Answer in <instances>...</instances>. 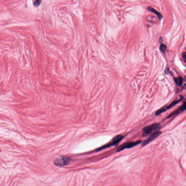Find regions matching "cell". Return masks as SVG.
<instances>
[{
	"instance_id": "1",
	"label": "cell",
	"mask_w": 186,
	"mask_h": 186,
	"mask_svg": "<svg viewBox=\"0 0 186 186\" xmlns=\"http://www.w3.org/2000/svg\"><path fill=\"white\" fill-rule=\"evenodd\" d=\"M161 124L157 123H154L149 126H145L143 129V136L145 137L153 132L158 131L161 129Z\"/></svg>"
},
{
	"instance_id": "2",
	"label": "cell",
	"mask_w": 186,
	"mask_h": 186,
	"mask_svg": "<svg viewBox=\"0 0 186 186\" xmlns=\"http://www.w3.org/2000/svg\"><path fill=\"white\" fill-rule=\"evenodd\" d=\"M70 161V158L68 156H62L56 158L54 161L55 165L57 166H66L68 165Z\"/></svg>"
},
{
	"instance_id": "3",
	"label": "cell",
	"mask_w": 186,
	"mask_h": 186,
	"mask_svg": "<svg viewBox=\"0 0 186 186\" xmlns=\"http://www.w3.org/2000/svg\"><path fill=\"white\" fill-rule=\"evenodd\" d=\"M142 142L141 140L135 141V142H126V143H124L123 144L120 145V147H118L117 148V152H120L121 150H124L126 148H133V147H135L137 146L139 144L141 143Z\"/></svg>"
},
{
	"instance_id": "4",
	"label": "cell",
	"mask_w": 186,
	"mask_h": 186,
	"mask_svg": "<svg viewBox=\"0 0 186 186\" xmlns=\"http://www.w3.org/2000/svg\"><path fill=\"white\" fill-rule=\"evenodd\" d=\"M123 138V136H122L121 135L117 136H116L113 139L111 142L104 145L103 147L99 148V149H98V150H102V149H104L108 148V147L117 145L119 143V142L122 140Z\"/></svg>"
},
{
	"instance_id": "5",
	"label": "cell",
	"mask_w": 186,
	"mask_h": 186,
	"mask_svg": "<svg viewBox=\"0 0 186 186\" xmlns=\"http://www.w3.org/2000/svg\"><path fill=\"white\" fill-rule=\"evenodd\" d=\"M182 99H183V97H182L181 99L178 100L174 101L172 102L171 104H170L168 106L163 107V108L160 109V110H158L155 113V115H159L160 114H162V113H163L164 112L166 111L167 110H169V109H170L171 108H172L174 106L176 105L178 103H179L182 100Z\"/></svg>"
},
{
	"instance_id": "6",
	"label": "cell",
	"mask_w": 186,
	"mask_h": 186,
	"mask_svg": "<svg viewBox=\"0 0 186 186\" xmlns=\"http://www.w3.org/2000/svg\"><path fill=\"white\" fill-rule=\"evenodd\" d=\"M162 132L158 131L154 132V133L152 135L150 136L149 138H148L146 140H145V141H144L143 142V144H142V147H144L145 146H146V145H147V144H148L149 143H150L151 141H153V140L157 138L158 136H159L160 135L162 134Z\"/></svg>"
},
{
	"instance_id": "7",
	"label": "cell",
	"mask_w": 186,
	"mask_h": 186,
	"mask_svg": "<svg viewBox=\"0 0 186 186\" xmlns=\"http://www.w3.org/2000/svg\"><path fill=\"white\" fill-rule=\"evenodd\" d=\"M186 107V102H185L179 108H178L176 110L174 111L173 112L171 113L170 115H169L167 117V119L171 118V117H173L174 115H177L178 114H180L181 112L184 111L185 110Z\"/></svg>"
},
{
	"instance_id": "8",
	"label": "cell",
	"mask_w": 186,
	"mask_h": 186,
	"mask_svg": "<svg viewBox=\"0 0 186 186\" xmlns=\"http://www.w3.org/2000/svg\"><path fill=\"white\" fill-rule=\"evenodd\" d=\"M147 9L149 11L152 12L153 13L156 15L158 18L160 20H161L163 18V16L161 14V13H160L158 11H157L155 9H154L152 7H147Z\"/></svg>"
},
{
	"instance_id": "9",
	"label": "cell",
	"mask_w": 186,
	"mask_h": 186,
	"mask_svg": "<svg viewBox=\"0 0 186 186\" xmlns=\"http://www.w3.org/2000/svg\"><path fill=\"white\" fill-rule=\"evenodd\" d=\"M174 82L177 86H181L183 82V78L181 76H179L174 78Z\"/></svg>"
},
{
	"instance_id": "10",
	"label": "cell",
	"mask_w": 186,
	"mask_h": 186,
	"mask_svg": "<svg viewBox=\"0 0 186 186\" xmlns=\"http://www.w3.org/2000/svg\"><path fill=\"white\" fill-rule=\"evenodd\" d=\"M167 49V46L163 44H162L160 45V51L163 52H165Z\"/></svg>"
},
{
	"instance_id": "11",
	"label": "cell",
	"mask_w": 186,
	"mask_h": 186,
	"mask_svg": "<svg viewBox=\"0 0 186 186\" xmlns=\"http://www.w3.org/2000/svg\"><path fill=\"white\" fill-rule=\"evenodd\" d=\"M42 0H35L34 3V5L36 7H38L39 6L41 3Z\"/></svg>"
},
{
	"instance_id": "12",
	"label": "cell",
	"mask_w": 186,
	"mask_h": 186,
	"mask_svg": "<svg viewBox=\"0 0 186 186\" xmlns=\"http://www.w3.org/2000/svg\"><path fill=\"white\" fill-rule=\"evenodd\" d=\"M182 58H183V60H184V62H185L186 55V53L185 52H183V53H182Z\"/></svg>"
}]
</instances>
